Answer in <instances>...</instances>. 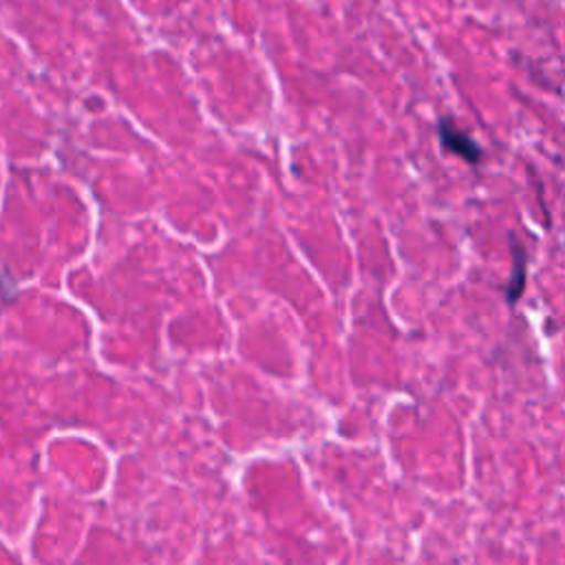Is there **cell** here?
Masks as SVG:
<instances>
[{
    "mask_svg": "<svg viewBox=\"0 0 565 565\" xmlns=\"http://www.w3.org/2000/svg\"><path fill=\"white\" fill-rule=\"evenodd\" d=\"M437 132H439L441 148H444L446 152H452V154L461 157V159H463L466 163H470V166H477V163L483 159V148H481L468 132L459 130L450 117L439 119Z\"/></svg>",
    "mask_w": 565,
    "mask_h": 565,
    "instance_id": "cell-1",
    "label": "cell"
},
{
    "mask_svg": "<svg viewBox=\"0 0 565 565\" xmlns=\"http://www.w3.org/2000/svg\"><path fill=\"white\" fill-rule=\"evenodd\" d=\"M508 238H510V249H512V274H510V282L505 285V300H508V305H514L525 291L527 254L514 234H510Z\"/></svg>",
    "mask_w": 565,
    "mask_h": 565,
    "instance_id": "cell-2",
    "label": "cell"
}]
</instances>
